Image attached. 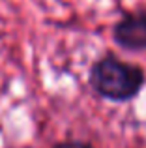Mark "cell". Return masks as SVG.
I'll use <instances>...</instances> for the list:
<instances>
[{"instance_id":"7a4b0ae2","label":"cell","mask_w":146,"mask_h":148,"mask_svg":"<svg viewBox=\"0 0 146 148\" xmlns=\"http://www.w3.org/2000/svg\"><path fill=\"white\" fill-rule=\"evenodd\" d=\"M114 40L124 49L144 51L146 49V13L126 15L114 26Z\"/></svg>"},{"instance_id":"6da1fadb","label":"cell","mask_w":146,"mask_h":148,"mask_svg":"<svg viewBox=\"0 0 146 148\" xmlns=\"http://www.w3.org/2000/svg\"><path fill=\"white\" fill-rule=\"evenodd\" d=\"M90 84L99 96L113 101H126L139 94L144 84V71L135 64L107 56L92 66Z\"/></svg>"},{"instance_id":"3957f363","label":"cell","mask_w":146,"mask_h":148,"mask_svg":"<svg viewBox=\"0 0 146 148\" xmlns=\"http://www.w3.org/2000/svg\"><path fill=\"white\" fill-rule=\"evenodd\" d=\"M55 148H94V146L86 145V143H79V141H68V143H60V145H56Z\"/></svg>"}]
</instances>
